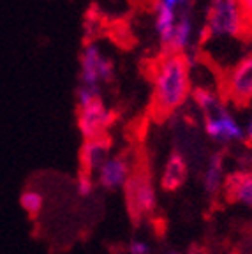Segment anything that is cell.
<instances>
[{
  "label": "cell",
  "mask_w": 252,
  "mask_h": 254,
  "mask_svg": "<svg viewBox=\"0 0 252 254\" xmlns=\"http://www.w3.org/2000/svg\"><path fill=\"white\" fill-rule=\"evenodd\" d=\"M101 99V85L78 83L76 88V108L87 106L94 101Z\"/></svg>",
  "instance_id": "obj_14"
},
{
  "label": "cell",
  "mask_w": 252,
  "mask_h": 254,
  "mask_svg": "<svg viewBox=\"0 0 252 254\" xmlns=\"http://www.w3.org/2000/svg\"><path fill=\"white\" fill-rule=\"evenodd\" d=\"M222 194L226 201L240 203L252 210V171H231L224 177Z\"/></svg>",
  "instance_id": "obj_10"
},
{
  "label": "cell",
  "mask_w": 252,
  "mask_h": 254,
  "mask_svg": "<svg viewBox=\"0 0 252 254\" xmlns=\"http://www.w3.org/2000/svg\"><path fill=\"white\" fill-rule=\"evenodd\" d=\"M95 189V179L92 173H87V171H79L78 179H76V190L81 198H88V196L94 192Z\"/></svg>",
  "instance_id": "obj_15"
},
{
  "label": "cell",
  "mask_w": 252,
  "mask_h": 254,
  "mask_svg": "<svg viewBox=\"0 0 252 254\" xmlns=\"http://www.w3.org/2000/svg\"><path fill=\"white\" fill-rule=\"evenodd\" d=\"M190 94V64L186 53H161L152 69L150 117L155 122H164L186 104Z\"/></svg>",
  "instance_id": "obj_1"
},
{
  "label": "cell",
  "mask_w": 252,
  "mask_h": 254,
  "mask_svg": "<svg viewBox=\"0 0 252 254\" xmlns=\"http://www.w3.org/2000/svg\"><path fill=\"white\" fill-rule=\"evenodd\" d=\"M124 194H126V210L134 224H139L154 215L157 208V194H155L152 170L145 155H139V152L132 173L124 186Z\"/></svg>",
  "instance_id": "obj_2"
},
{
  "label": "cell",
  "mask_w": 252,
  "mask_h": 254,
  "mask_svg": "<svg viewBox=\"0 0 252 254\" xmlns=\"http://www.w3.org/2000/svg\"><path fill=\"white\" fill-rule=\"evenodd\" d=\"M245 139H247L249 143H252V117L249 119L247 127H245Z\"/></svg>",
  "instance_id": "obj_18"
},
{
  "label": "cell",
  "mask_w": 252,
  "mask_h": 254,
  "mask_svg": "<svg viewBox=\"0 0 252 254\" xmlns=\"http://www.w3.org/2000/svg\"><path fill=\"white\" fill-rule=\"evenodd\" d=\"M127 254H150V246L143 240H130L127 246Z\"/></svg>",
  "instance_id": "obj_16"
},
{
  "label": "cell",
  "mask_w": 252,
  "mask_h": 254,
  "mask_svg": "<svg viewBox=\"0 0 252 254\" xmlns=\"http://www.w3.org/2000/svg\"><path fill=\"white\" fill-rule=\"evenodd\" d=\"M138 152L122 150L117 155H111L103 168L97 171V184L106 190L124 189L136 164Z\"/></svg>",
  "instance_id": "obj_8"
},
{
  "label": "cell",
  "mask_w": 252,
  "mask_h": 254,
  "mask_svg": "<svg viewBox=\"0 0 252 254\" xmlns=\"http://www.w3.org/2000/svg\"><path fill=\"white\" fill-rule=\"evenodd\" d=\"M20 205L28 217L36 219L44 206V196L36 189H25L20 194Z\"/></svg>",
  "instance_id": "obj_13"
},
{
  "label": "cell",
  "mask_w": 252,
  "mask_h": 254,
  "mask_svg": "<svg viewBox=\"0 0 252 254\" xmlns=\"http://www.w3.org/2000/svg\"><path fill=\"white\" fill-rule=\"evenodd\" d=\"M111 145L113 141H111L110 134L83 141L81 148H79V171H87V173L94 175L95 171L101 170L103 164L110 159Z\"/></svg>",
  "instance_id": "obj_9"
},
{
  "label": "cell",
  "mask_w": 252,
  "mask_h": 254,
  "mask_svg": "<svg viewBox=\"0 0 252 254\" xmlns=\"http://www.w3.org/2000/svg\"><path fill=\"white\" fill-rule=\"evenodd\" d=\"M76 119H78V129L81 132L83 139H97L108 136L110 127L117 120V113L103 103V99H97L87 106L76 108Z\"/></svg>",
  "instance_id": "obj_7"
},
{
  "label": "cell",
  "mask_w": 252,
  "mask_h": 254,
  "mask_svg": "<svg viewBox=\"0 0 252 254\" xmlns=\"http://www.w3.org/2000/svg\"><path fill=\"white\" fill-rule=\"evenodd\" d=\"M242 5H244V11H245V14H247V18L252 21V0H244Z\"/></svg>",
  "instance_id": "obj_17"
},
{
  "label": "cell",
  "mask_w": 252,
  "mask_h": 254,
  "mask_svg": "<svg viewBox=\"0 0 252 254\" xmlns=\"http://www.w3.org/2000/svg\"><path fill=\"white\" fill-rule=\"evenodd\" d=\"M79 83L103 85L115 76V64L103 53L95 41H87L79 55Z\"/></svg>",
  "instance_id": "obj_5"
},
{
  "label": "cell",
  "mask_w": 252,
  "mask_h": 254,
  "mask_svg": "<svg viewBox=\"0 0 252 254\" xmlns=\"http://www.w3.org/2000/svg\"><path fill=\"white\" fill-rule=\"evenodd\" d=\"M240 2H244V0H240Z\"/></svg>",
  "instance_id": "obj_20"
},
{
  "label": "cell",
  "mask_w": 252,
  "mask_h": 254,
  "mask_svg": "<svg viewBox=\"0 0 252 254\" xmlns=\"http://www.w3.org/2000/svg\"><path fill=\"white\" fill-rule=\"evenodd\" d=\"M187 175H189V166L180 152H173L170 159L166 161V166L161 175V187L166 192H175L187 182Z\"/></svg>",
  "instance_id": "obj_11"
},
{
  "label": "cell",
  "mask_w": 252,
  "mask_h": 254,
  "mask_svg": "<svg viewBox=\"0 0 252 254\" xmlns=\"http://www.w3.org/2000/svg\"><path fill=\"white\" fill-rule=\"evenodd\" d=\"M219 95L238 108H245L252 103V53L238 60L235 67L224 71Z\"/></svg>",
  "instance_id": "obj_4"
},
{
  "label": "cell",
  "mask_w": 252,
  "mask_h": 254,
  "mask_svg": "<svg viewBox=\"0 0 252 254\" xmlns=\"http://www.w3.org/2000/svg\"><path fill=\"white\" fill-rule=\"evenodd\" d=\"M170 254H180V253H177V251H171V253Z\"/></svg>",
  "instance_id": "obj_19"
},
{
  "label": "cell",
  "mask_w": 252,
  "mask_h": 254,
  "mask_svg": "<svg viewBox=\"0 0 252 254\" xmlns=\"http://www.w3.org/2000/svg\"><path fill=\"white\" fill-rule=\"evenodd\" d=\"M190 7H192V0H155L154 2V27L162 53H166L170 48L177 21L180 20V16L190 12Z\"/></svg>",
  "instance_id": "obj_6"
},
{
  "label": "cell",
  "mask_w": 252,
  "mask_h": 254,
  "mask_svg": "<svg viewBox=\"0 0 252 254\" xmlns=\"http://www.w3.org/2000/svg\"><path fill=\"white\" fill-rule=\"evenodd\" d=\"M205 34L212 39L215 37L251 39L252 21L245 14L240 0H212Z\"/></svg>",
  "instance_id": "obj_3"
},
{
  "label": "cell",
  "mask_w": 252,
  "mask_h": 254,
  "mask_svg": "<svg viewBox=\"0 0 252 254\" xmlns=\"http://www.w3.org/2000/svg\"><path fill=\"white\" fill-rule=\"evenodd\" d=\"M222 184H224V155L222 152H215L210 155L203 173V189L210 198H213L222 190Z\"/></svg>",
  "instance_id": "obj_12"
}]
</instances>
